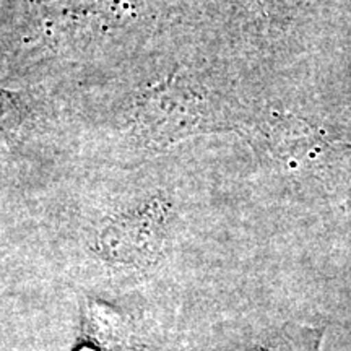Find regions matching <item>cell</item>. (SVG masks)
Instances as JSON below:
<instances>
[{"label": "cell", "mask_w": 351, "mask_h": 351, "mask_svg": "<svg viewBox=\"0 0 351 351\" xmlns=\"http://www.w3.org/2000/svg\"><path fill=\"white\" fill-rule=\"evenodd\" d=\"M168 207L153 200L145 207L109 221L96 238V251L108 262L121 265H148L163 245Z\"/></svg>", "instance_id": "obj_1"}, {"label": "cell", "mask_w": 351, "mask_h": 351, "mask_svg": "<svg viewBox=\"0 0 351 351\" xmlns=\"http://www.w3.org/2000/svg\"><path fill=\"white\" fill-rule=\"evenodd\" d=\"M137 124L148 140L165 143L207 124V109L191 88L178 82L165 83L148 91L142 99Z\"/></svg>", "instance_id": "obj_2"}, {"label": "cell", "mask_w": 351, "mask_h": 351, "mask_svg": "<svg viewBox=\"0 0 351 351\" xmlns=\"http://www.w3.org/2000/svg\"><path fill=\"white\" fill-rule=\"evenodd\" d=\"M137 346L132 322L109 302L88 298L80 313V330L72 351H125Z\"/></svg>", "instance_id": "obj_3"}, {"label": "cell", "mask_w": 351, "mask_h": 351, "mask_svg": "<svg viewBox=\"0 0 351 351\" xmlns=\"http://www.w3.org/2000/svg\"><path fill=\"white\" fill-rule=\"evenodd\" d=\"M270 140L280 158H285L291 165H301L306 161L326 155L327 150H333L337 142H330L304 121L296 117H278L271 124Z\"/></svg>", "instance_id": "obj_4"}, {"label": "cell", "mask_w": 351, "mask_h": 351, "mask_svg": "<svg viewBox=\"0 0 351 351\" xmlns=\"http://www.w3.org/2000/svg\"><path fill=\"white\" fill-rule=\"evenodd\" d=\"M322 332L314 328H287L282 335L247 351H317Z\"/></svg>", "instance_id": "obj_5"}]
</instances>
